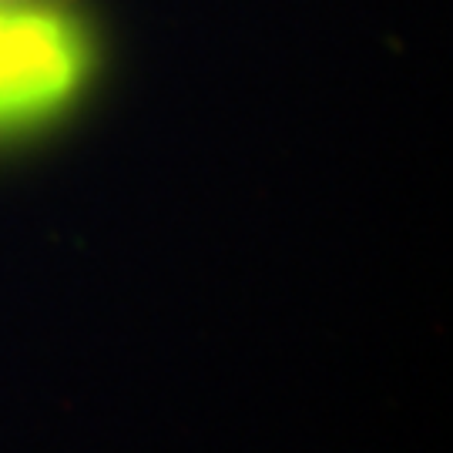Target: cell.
<instances>
[{
	"label": "cell",
	"instance_id": "1",
	"mask_svg": "<svg viewBox=\"0 0 453 453\" xmlns=\"http://www.w3.org/2000/svg\"><path fill=\"white\" fill-rule=\"evenodd\" d=\"M81 4L0 7V131L65 108L91 74Z\"/></svg>",
	"mask_w": 453,
	"mask_h": 453
},
{
	"label": "cell",
	"instance_id": "2",
	"mask_svg": "<svg viewBox=\"0 0 453 453\" xmlns=\"http://www.w3.org/2000/svg\"><path fill=\"white\" fill-rule=\"evenodd\" d=\"M81 0H0V7H74Z\"/></svg>",
	"mask_w": 453,
	"mask_h": 453
}]
</instances>
